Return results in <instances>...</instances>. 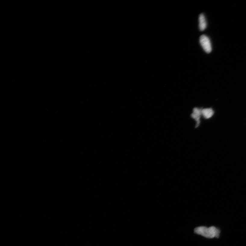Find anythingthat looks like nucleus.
I'll return each instance as SVG.
<instances>
[{
	"instance_id": "obj_1",
	"label": "nucleus",
	"mask_w": 246,
	"mask_h": 246,
	"mask_svg": "<svg viewBox=\"0 0 246 246\" xmlns=\"http://www.w3.org/2000/svg\"><path fill=\"white\" fill-rule=\"evenodd\" d=\"M194 232L197 234L209 239L219 238L221 232L219 228L214 226L209 227L205 226L198 227L195 228Z\"/></svg>"
},
{
	"instance_id": "obj_4",
	"label": "nucleus",
	"mask_w": 246,
	"mask_h": 246,
	"mask_svg": "<svg viewBox=\"0 0 246 246\" xmlns=\"http://www.w3.org/2000/svg\"><path fill=\"white\" fill-rule=\"evenodd\" d=\"M214 113V111L211 108H202V116L206 120L212 117Z\"/></svg>"
},
{
	"instance_id": "obj_2",
	"label": "nucleus",
	"mask_w": 246,
	"mask_h": 246,
	"mask_svg": "<svg viewBox=\"0 0 246 246\" xmlns=\"http://www.w3.org/2000/svg\"><path fill=\"white\" fill-rule=\"evenodd\" d=\"M200 42L204 51L209 54L212 50L211 42L209 37L204 35H201L200 38Z\"/></svg>"
},
{
	"instance_id": "obj_3",
	"label": "nucleus",
	"mask_w": 246,
	"mask_h": 246,
	"mask_svg": "<svg viewBox=\"0 0 246 246\" xmlns=\"http://www.w3.org/2000/svg\"><path fill=\"white\" fill-rule=\"evenodd\" d=\"M202 108H199L198 107H195L193 109L192 112L191 114V118L195 120L196 122V125L195 126V128H197L200 125V119L202 115Z\"/></svg>"
},
{
	"instance_id": "obj_5",
	"label": "nucleus",
	"mask_w": 246,
	"mask_h": 246,
	"mask_svg": "<svg viewBox=\"0 0 246 246\" xmlns=\"http://www.w3.org/2000/svg\"><path fill=\"white\" fill-rule=\"evenodd\" d=\"M199 21V29L201 31H203L206 28L207 26L206 19L203 14H202L200 15Z\"/></svg>"
}]
</instances>
